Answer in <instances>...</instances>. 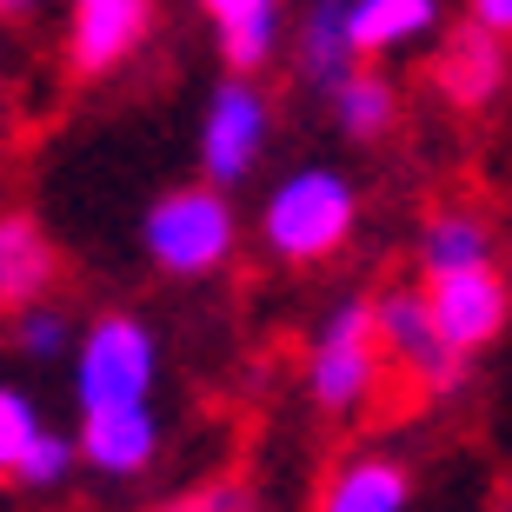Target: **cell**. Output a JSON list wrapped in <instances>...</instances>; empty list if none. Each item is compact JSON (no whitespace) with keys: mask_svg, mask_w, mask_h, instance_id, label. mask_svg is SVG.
<instances>
[{"mask_svg":"<svg viewBox=\"0 0 512 512\" xmlns=\"http://www.w3.org/2000/svg\"><path fill=\"white\" fill-rule=\"evenodd\" d=\"M360 193L340 167H293L260 200V247L280 266H320L353 240Z\"/></svg>","mask_w":512,"mask_h":512,"instance_id":"6da1fadb","label":"cell"},{"mask_svg":"<svg viewBox=\"0 0 512 512\" xmlns=\"http://www.w3.org/2000/svg\"><path fill=\"white\" fill-rule=\"evenodd\" d=\"M140 247H147L153 273L167 280H207L233 260L240 247V213H233V193L213 187V180H187V187H167L140 220Z\"/></svg>","mask_w":512,"mask_h":512,"instance_id":"7a4b0ae2","label":"cell"},{"mask_svg":"<svg viewBox=\"0 0 512 512\" xmlns=\"http://www.w3.org/2000/svg\"><path fill=\"white\" fill-rule=\"evenodd\" d=\"M386 380V353H380V320L366 293H346L320 313L313 340H306V399L326 419H353L373 406Z\"/></svg>","mask_w":512,"mask_h":512,"instance_id":"3957f363","label":"cell"},{"mask_svg":"<svg viewBox=\"0 0 512 512\" xmlns=\"http://www.w3.org/2000/svg\"><path fill=\"white\" fill-rule=\"evenodd\" d=\"M373 320H380L386 373H399L413 393L446 399L459 380H466V353H459V346L439 333L433 306H426V280H419V286H386V293H373Z\"/></svg>","mask_w":512,"mask_h":512,"instance_id":"277c9868","label":"cell"},{"mask_svg":"<svg viewBox=\"0 0 512 512\" xmlns=\"http://www.w3.org/2000/svg\"><path fill=\"white\" fill-rule=\"evenodd\" d=\"M266 147H273V100H266L260 74H227L207 94V114H200V180L227 193L247 187Z\"/></svg>","mask_w":512,"mask_h":512,"instance_id":"5b68a950","label":"cell"},{"mask_svg":"<svg viewBox=\"0 0 512 512\" xmlns=\"http://www.w3.org/2000/svg\"><path fill=\"white\" fill-rule=\"evenodd\" d=\"M160 380V340L133 313H100L74 340V399L80 406H127Z\"/></svg>","mask_w":512,"mask_h":512,"instance_id":"8992f818","label":"cell"},{"mask_svg":"<svg viewBox=\"0 0 512 512\" xmlns=\"http://www.w3.org/2000/svg\"><path fill=\"white\" fill-rule=\"evenodd\" d=\"M426 306H433L439 333H446L459 353H479V346H493L512 320V280L499 273V260L426 273Z\"/></svg>","mask_w":512,"mask_h":512,"instance_id":"52a82bcc","label":"cell"},{"mask_svg":"<svg viewBox=\"0 0 512 512\" xmlns=\"http://www.w3.org/2000/svg\"><path fill=\"white\" fill-rule=\"evenodd\" d=\"M153 40V0H74L67 7V67L87 80L120 74Z\"/></svg>","mask_w":512,"mask_h":512,"instance_id":"ba28073f","label":"cell"},{"mask_svg":"<svg viewBox=\"0 0 512 512\" xmlns=\"http://www.w3.org/2000/svg\"><path fill=\"white\" fill-rule=\"evenodd\" d=\"M80 466H94L100 479H140L160 459V419L147 399L127 406H80Z\"/></svg>","mask_w":512,"mask_h":512,"instance_id":"9c48e42d","label":"cell"},{"mask_svg":"<svg viewBox=\"0 0 512 512\" xmlns=\"http://www.w3.org/2000/svg\"><path fill=\"white\" fill-rule=\"evenodd\" d=\"M433 87L446 94V107H459V114L493 107L499 87H506V34L479 27V20L453 27V34L439 40V54H433Z\"/></svg>","mask_w":512,"mask_h":512,"instance_id":"30bf717a","label":"cell"},{"mask_svg":"<svg viewBox=\"0 0 512 512\" xmlns=\"http://www.w3.org/2000/svg\"><path fill=\"white\" fill-rule=\"evenodd\" d=\"M60 286V247L34 213H0V320Z\"/></svg>","mask_w":512,"mask_h":512,"instance_id":"8fae6325","label":"cell"},{"mask_svg":"<svg viewBox=\"0 0 512 512\" xmlns=\"http://www.w3.org/2000/svg\"><path fill=\"white\" fill-rule=\"evenodd\" d=\"M406 506H413V473H406V459L380 453V446L346 453L320 479V499H313V512H406Z\"/></svg>","mask_w":512,"mask_h":512,"instance_id":"7c38bea8","label":"cell"},{"mask_svg":"<svg viewBox=\"0 0 512 512\" xmlns=\"http://www.w3.org/2000/svg\"><path fill=\"white\" fill-rule=\"evenodd\" d=\"M286 54H293V74L313 94H326L340 74H353L360 47H353V27H346V0H306V14L286 34Z\"/></svg>","mask_w":512,"mask_h":512,"instance_id":"4fadbf2b","label":"cell"},{"mask_svg":"<svg viewBox=\"0 0 512 512\" xmlns=\"http://www.w3.org/2000/svg\"><path fill=\"white\" fill-rule=\"evenodd\" d=\"M346 27L360 60H386L439 34V0H346Z\"/></svg>","mask_w":512,"mask_h":512,"instance_id":"5bb4252c","label":"cell"},{"mask_svg":"<svg viewBox=\"0 0 512 512\" xmlns=\"http://www.w3.org/2000/svg\"><path fill=\"white\" fill-rule=\"evenodd\" d=\"M326 100H333V127L346 140H386L399 127V87L386 80L380 60H360L353 74H340L326 87Z\"/></svg>","mask_w":512,"mask_h":512,"instance_id":"9a60e30c","label":"cell"},{"mask_svg":"<svg viewBox=\"0 0 512 512\" xmlns=\"http://www.w3.org/2000/svg\"><path fill=\"white\" fill-rule=\"evenodd\" d=\"M413 253H419V280H426V273H453V266H486L499 253V240H493V227H486L479 213L439 207V213H426Z\"/></svg>","mask_w":512,"mask_h":512,"instance_id":"2e32d148","label":"cell"},{"mask_svg":"<svg viewBox=\"0 0 512 512\" xmlns=\"http://www.w3.org/2000/svg\"><path fill=\"white\" fill-rule=\"evenodd\" d=\"M286 7L273 0V7H260V14H240L220 27V60H227V74H266L273 60L286 54Z\"/></svg>","mask_w":512,"mask_h":512,"instance_id":"e0dca14e","label":"cell"},{"mask_svg":"<svg viewBox=\"0 0 512 512\" xmlns=\"http://www.w3.org/2000/svg\"><path fill=\"white\" fill-rule=\"evenodd\" d=\"M74 320H67V306L54 300H34L20 306V313H7V346H14L27 366H54V360H74Z\"/></svg>","mask_w":512,"mask_h":512,"instance_id":"ac0fdd59","label":"cell"},{"mask_svg":"<svg viewBox=\"0 0 512 512\" xmlns=\"http://www.w3.org/2000/svg\"><path fill=\"white\" fill-rule=\"evenodd\" d=\"M80 466V439H67V433H47L40 426L34 433V446L20 453V466H14V486H27V493H54V486H67V473Z\"/></svg>","mask_w":512,"mask_h":512,"instance_id":"d6986e66","label":"cell"},{"mask_svg":"<svg viewBox=\"0 0 512 512\" xmlns=\"http://www.w3.org/2000/svg\"><path fill=\"white\" fill-rule=\"evenodd\" d=\"M34 433H40V406L20 393V386L0 380V479H14L20 453L34 446Z\"/></svg>","mask_w":512,"mask_h":512,"instance_id":"ffe728a7","label":"cell"},{"mask_svg":"<svg viewBox=\"0 0 512 512\" xmlns=\"http://www.w3.org/2000/svg\"><path fill=\"white\" fill-rule=\"evenodd\" d=\"M173 512H260V499H253V486H247V479H213V486L187 493Z\"/></svg>","mask_w":512,"mask_h":512,"instance_id":"44dd1931","label":"cell"},{"mask_svg":"<svg viewBox=\"0 0 512 512\" xmlns=\"http://www.w3.org/2000/svg\"><path fill=\"white\" fill-rule=\"evenodd\" d=\"M466 20H479V27H493V34L512 40V0H466Z\"/></svg>","mask_w":512,"mask_h":512,"instance_id":"7402d4cb","label":"cell"},{"mask_svg":"<svg viewBox=\"0 0 512 512\" xmlns=\"http://www.w3.org/2000/svg\"><path fill=\"white\" fill-rule=\"evenodd\" d=\"M200 14L213 20V27H227V20H240V14H260V7H273V0H193Z\"/></svg>","mask_w":512,"mask_h":512,"instance_id":"603a6c76","label":"cell"},{"mask_svg":"<svg viewBox=\"0 0 512 512\" xmlns=\"http://www.w3.org/2000/svg\"><path fill=\"white\" fill-rule=\"evenodd\" d=\"M34 0H0V20H14V14H27Z\"/></svg>","mask_w":512,"mask_h":512,"instance_id":"cb8c5ba5","label":"cell"}]
</instances>
